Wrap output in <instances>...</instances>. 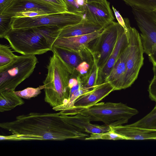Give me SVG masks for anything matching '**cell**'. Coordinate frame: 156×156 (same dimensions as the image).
I'll use <instances>...</instances> for the list:
<instances>
[{
  "label": "cell",
  "mask_w": 156,
  "mask_h": 156,
  "mask_svg": "<svg viewBox=\"0 0 156 156\" xmlns=\"http://www.w3.org/2000/svg\"><path fill=\"white\" fill-rule=\"evenodd\" d=\"M132 7L156 12V0H122Z\"/></svg>",
  "instance_id": "obj_24"
},
{
  "label": "cell",
  "mask_w": 156,
  "mask_h": 156,
  "mask_svg": "<svg viewBox=\"0 0 156 156\" xmlns=\"http://www.w3.org/2000/svg\"><path fill=\"white\" fill-rule=\"evenodd\" d=\"M148 90L150 98L156 102V74L154 75L150 81Z\"/></svg>",
  "instance_id": "obj_31"
},
{
  "label": "cell",
  "mask_w": 156,
  "mask_h": 156,
  "mask_svg": "<svg viewBox=\"0 0 156 156\" xmlns=\"http://www.w3.org/2000/svg\"><path fill=\"white\" fill-rule=\"evenodd\" d=\"M13 0H0V14H2Z\"/></svg>",
  "instance_id": "obj_34"
},
{
  "label": "cell",
  "mask_w": 156,
  "mask_h": 156,
  "mask_svg": "<svg viewBox=\"0 0 156 156\" xmlns=\"http://www.w3.org/2000/svg\"><path fill=\"white\" fill-rule=\"evenodd\" d=\"M77 4L80 7L84 8L85 9V7L87 3L86 0H76Z\"/></svg>",
  "instance_id": "obj_36"
},
{
  "label": "cell",
  "mask_w": 156,
  "mask_h": 156,
  "mask_svg": "<svg viewBox=\"0 0 156 156\" xmlns=\"http://www.w3.org/2000/svg\"><path fill=\"white\" fill-rule=\"evenodd\" d=\"M118 22L114 21L105 27L101 34L95 40L91 49L95 55L99 70L105 65L110 57L116 41Z\"/></svg>",
  "instance_id": "obj_9"
},
{
  "label": "cell",
  "mask_w": 156,
  "mask_h": 156,
  "mask_svg": "<svg viewBox=\"0 0 156 156\" xmlns=\"http://www.w3.org/2000/svg\"><path fill=\"white\" fill-rule=\"evenodd\" d=\"M90 67V65L86 61H83L75 69L76 76H84L88 73Z\"/></svg>",
  "instance_id": "obj_30"
},
{
  "label": "cell",
  "mask_w": 156,
  "mask_h": 156,
  "mask_svg": "<svg viewBox=\"0 0 156 156\" xmlns=\"http://www.w3.org/2000/svg\"><path fill=\"white\" fill-rule=\"evenodd\" d=\"M114 91L112 85L109 83L105 82L76 97L70 106L80 108L90 106L98 103Z\"/></svg>",
  "instance_id": "obj_11"
},
{
  "label": "cell",
  "mask_w": 156,
  "mask_h": 156,
  "mask_svg": "<svg viewBox=\"0 0 156 156\" xmlns=\"http://www.w3.org/2000/svg\"><path fill=\"white\" fill-rule=\"evenodd\" d=\"M10 47L0 44V69L6 66L17 57L11 50Z\"/></svg>",
  "instance_id": "obj_23"
},
{
  "label": "cell",
  "mask_w": 156,
  "mask_h": 156,
  "mask_svg": "<svg viewBox=\"0 0 156 156\" xmlns=\"http://www.w3.org/2000/svg\"><path fill=\"white\" fill-rule=\"evenodd\" d=\"M63 1L66 4L67 12L73 13H85V9L77 4L76 0Z\"/></svg>",
  "instance_id": "obj_28"
},
{
  "label": "cell",
  "mask_w": 156,
  "mask_h": 156,
  "mask_svg": "<svg viewBox=\"0 0 156 156\" xmlns=\"http://www.w3.org/2000/svg\"><path fill=\"white\" fill-rule=\"evenodd\" d=\"M112 9L113 10L116 19L118 21V23L124 29L126 36L128 40L129 36V28L130 26L128 28H127L126 25L124 18H123L122 16L119 12L117 11L113 5L112 6Z\"/></svg>",
  "instance_id": "obj_32"
},
{
  "label": "cell",
  "mask_w": 156,
  "mask_h": 156,
  "mask_svg": "<svg viewBox=\"0 0 156 156\" xmlns=\"http://www.w3.org/2000/svg\"><path fill=\"white\" fill-rule=\"evenodd\" d=\"M69 115L80 114L88 117L91 121H100L106 125L114 126L127 123L129 119L139 113L136 109L121 102L98 103L86 108L73 106L62 110Z\"/></svg>",
  "instance_id": "obj_3"
},
{
  "label": "cell",
  "mask_w": 156,
  "mask_h": 156,
  "mask_svg": "<svg viewBox=\"0 0 156 156\" xmlns=\"http://www.w3.org/2000/svg\"><path fill=\"white\" fill-rule=\"evenodd\" d=\"M66 115L56 113L30 112L16 116L13 121L0 124L11 135L0 136L1 140H84L89 135L69 123Z\"/></svg>",
  "instance_id": "obj_1"
},
{
  "label": "cell",
  "mask_w": 156,
  "mask_h": 156,
  "mask_svg": "<svg viewBox=\"0 0 156 156\" xmlns=\"http://www.w3.org/2000/svg\"><path fill=\"white\" fill-rule=\"evenodd\" d=\"M38 62L35 55H21L0 69V92L14 90L33 73Z\"/></svg>",
  "instance_id": "obj_5"
},
{
  "label": "cell",
  "mask_w": 156,
  "mask_h": 156,
  "mask_svg": "<svg viewBox=\"0 0 156 156\" xmlns=\"http://www.w3.org/2000/svg\"><path fill=\"white\" fill-rule=\"evenodd\" d=\"M104 29L86 35L58 37L53 45L62 46L75 51H86L90 49L89 44L101 34Z\"/></svg>",
  "instance_id": "obj_14"
},
{
  "label": "cell",
  "mask_w": 156,
  "mask_h": 156,
  "mask_svg": "<svg viewBox=\"0 0 156 156\" xmlns=\"http://www.w3.org/2000/svg\"><path fill=\"white\" fill-rule=\"evenodd\" d=\"M87 3H95L103 4L106 3L108 1L107 0H86Z\"/></svg>",
  "instance_id": "obj_35"
},
{
  "label": "cell",
  "mask_w": 156,
  "mask_h": 156,
  "mask_svg": "<svg viewBox=\"0 0 156 156\" xmlns=\"http://www.w3.org/2000/svg\"><path fill=\"white\" fill-rule=\"evenodd\" d=\"M129 125L133 126L156 129V103L154 108L149 113L138 121Z\"/></svg>",
  "instance_id": "obj_22"
},
{
  "label": "cell",
  "mask_w": 156,
  "mask_h": 156,
  "mask_svg": "<svg viewBox=\"0 0 156 156\" xmlns=\"http://www.w3.org/2000/svg\"><path fill=\"white\" fill-rule=\"evenodd\" d=\"M116 41L112 51L104 66L99 71L98 84L104 82L122 51L128 45V41L123 28L118 23Z\"/></svg>",
  "instance_id": "obj_13"
},
{
  "label": "cell",
  "mask_w": 156,
  "mask_h": 156,
  "mask_svg": "<svg viewBox=\"0 0 156 156\" xmlns=\"http://www.w3.org/2000/svg\"><path fill=\"white\" fill-rule=\"evenodd\" d=\"M91 54L93 58L92 64L87 75L83 77H80L82 81L83 87L87 90H91L98 85L99 71L96 57L92 52Z\"/></svg>",
  "instance_id": "obj_21"
},
{
  "label": "cell",
  "mask_w": 156,
  "mask_h": 156,
  "mask_svg": "<svg viewBox=\"0 0 156 156\" xmlns=\"http://www.w3.org/2000/svg\"><path fill=\"white\" fill-rule=\"evenodd\" d=\"M110 127L111 131L126 140H156V129L133 126L129 124Z\"/></svg>",
  "instance_id": "obj_16"
},
{
  "label": "cell",
  "mask_w": 156,
  "mask_h": 156,
  "mask_svg": "<svg viewBox=\"0 0 156 156\" xmlns=\"http://www.w3.org/2000/svg\"><path fill=\"white\" fill-rule=\"evenodd\" d=\"M66 118L69 123L83 132L91 134H98L111 131L110 126L92 124L88 117L80 114L73 115H66Z\"/></svg>",
  "instance_id": "obj_18"
},
{
  "label": "cell",
  "mask_w": 156,
  "mask_h": 156,
  "mask_svg": "<svg viewBox=\"0 0 156 156\" xmlns=\"http://www.w3.org/2000/svg\"><path fill=\"white\" fill-rule=\"evenodd\" d=\"M29 11L41 12L47 14L64 12L51 5L45 3L30 0H13L3 13L13 16L16 13Z\"/></svg>",
  "instance_id": "obj_12"
},
{
  "label": "cell",
  "mask_w": 156,
  "mask_h": 156,
  "mask_svg": "<svg viewBox=\"0 0 156 156\" xmlns=\"http://www.w3.org/2000/svg\"><path fill=\"white\" fill-rule=\"evenodd\" d=\"M128 46L122 51L104 81V82L109 83L114 87V90L123 89L128 51Z\"/></svg>",
  "instance_id": "obj_15"
},
{
  "label": "cell",
  "mask_w": 156,
  "mask_h": 156,
  "mask_svg": "<svg viewBox=\"0 0 156 156\" xmlns=\"http://www.w3.org/2000/svg\"><path fill=\"white\" fill-rule=\"evenodd\" d=\"M52 51L65 63L71 74L75 76H76V68L81 62L86 61L84 55L91 52L90 50L86 51H75L55 45H53Z\"/></svg>",
  "instance_id": "obj_17"
},
{
  "label": "cell",
  "mask_w": 156,
  "mask_h": 156,
  "mask_svg": "<svg viewBox=\"0 0 156 156\" xmlns=\"http://www.w3.org/2000/svg\"><path fill=\"white\" fill-rule=\"evenodd\" d=\"M15 91L10 90L0 92L1 112L11 110L24 104V101L15 94Z\"/></svg>",
  "instance_id": "obj_20"
},
{
  "label": "cell",
  "mask_w": 156,
  "mask_h": 156,
  "mask_svg": "<svg viewBox=\"0 0 156 156\" xmlns=\"http://www.w3.org/2000/svg\"><path fill=\"white\" fill-rule=\"evenodd\" d=\"M105 28L84 17L79 23L66 27L60 31L58 37H67L89 34Z\"/></svg>",
  "instance_id": "obj_19"
},
{
  "label": "cell",
  "mask_w": 156,
  "mask_h": 156,
  "mask_svg": "<svg viewBox=\"0 0 156 156\" xmlns=\"http://www.w3.org/2000/svg\"><path fill=\"white\" fill-rule=\"evenodd\" d=\"M47 69L43 82L44 101L54 110H63L69 100V81L72 74L65 63L54 53L49 58Z\"/></svg>",
  "instance_id": "obj_2"
},
{
  "label": "cell",
  "mask_w": 156,
  "mask_h": 156,
  "mask_svg": "<svg viewBox=\"0 0 156 156\" xmlns=\"http://www.w3.org/2000/svg\"><path fill=\"white\" fill-rule=\"evenodd\" d=\"M44 88L43 85L37 88L28 87L21 90L15 91V93L21 98L29 99L37 96L41 92V90Z\"/></svg>",
  "instance_id": "obj_25"
},
{
  "label": "cell",
  "mask_w": 156,
  "mask_h": 156,
  "mask_svg": "<svg viewBox=\"0 0 156 156\" xmlns=\"http://www.w3.org/2000/svg\"><path fill=\"white\" fill-rule=\"evenodd\" d=\"M110 4L108 1L103 4L87 3L85 7L84 18L88 21L105 28L114 20Z\"/></svg>",
  "instance_id": "obj_10"
},
{
  "label": "cell",
  "mask_w": 156,
  "mask_h": 156,
  "mask_svg": "<svg viewBox=\"0 0 156 156\" xmlns=\"http://www.w3.org/2000/svg\"><path fill=\"white\" fill-rule=\"evenodd\" d=\"M125 140L123 137L110 131L98 134H91L85 140Z\"/></svg>",
  "instance_id": "obj_26"
},
{
  "label": "cell",
  "mask_w": 156,
  "mask_h": 156,
  "mask_svg": "<svg viewBox=\"0 0 156 156\" xmlns=\"http://www.w3.org/2000/svg\"><path fill=\"white\" fill-rule=\"evenodd\" d=\"M12 16L4 14H0V38H4L6 34L12 29L11 26Z\"/></svg>",
  "instance_id": "obj_27"
},
{
  "label": "cell",
  "mask_w": 156,
  "mask_h": 156,
  "mask_svg": "<svg viewBox=\"0 0 156 156\" xmlns=\"http://www.w3.org/2000/svg\"><path fill=\"white\" fill-rule=\"evenodd\" d=\"M84 13L68 12L48 14L33 17L13 16L11 26L12 30L31 28L43 26H52L61 30L80 23Z\"/></svg>",
  "instance_id": "obj_6"
},
{
  "label": "cell",
  "mask_w": 156,
  "mask_h": 156,
  "mask_svg": "<svg viewBox=\"0 0 156 156\" xmlns=\"http://www.w3.org/2000/svg\"><path fill=\"white\" fill-rule=\"evenodd\" d=\"M128 51L123 89L131 86L137 79L144 64V53L138 31L134 27L129 28Z\"/></svg>",
  "instance_id": "obj_8"
},
{
  "label": "cell",
  "mask_w": 156,
  "mask_h": 156,
  "mask_svg": "<svg viewBox=\"0 0 156 156\" xmlns=\"http://www.w3.org/2000/svg\"><path fill=\"white\" fill-rule=\"evenodd\" d=\"M133 14L141 33L144 53L148 56L156 74V12L138 9Z\"/></svg>",
  "instance_id": "obj_7"
},
{
  "label": "cell",
  "mask_w": 156,
  "mask_h": 156,
  "mask_svg": "<svg viewBox=\"0 0 156 156\" xmlns=\"http://www.w3.org/2000/svg\"><path fill=\"white\" fill-rule=\"evenodd\" d=\"M4 38L14 51L23 55L43 54L52 51L53 45L36 27L12 29Z\"/></svg>",
  "instance_id": "obj_4"
},
{
  "label": "cell",
  "mask_w": 156,
  "mask_h": 156,
  "mask_svg": "<svg viewBox=\"0 0 156 156\" xmlns=\"http://www.w3.org/2000/svg\"><path fill=\"white\" fill-rule=\"evenodd\" d=\"M46 14H48L41 12L29 11L16 13L13 16L19 17L30 18L40 16Z\"/></svg>",
  "instance_id": "obj_33"
},
{
  "label": "cell",
  "mask_w": 156,
  "mask_h": 156,
  "mask_svg": "<svg viewBox=\"0 0 156 156\" xmlns=\"http://www.w3.org/2000/svg\"><path fill=\"white\" fill-rule=\"evenodd\" d=\"M51 5L61 10L63 12H67L66 7L63 0H30Z\"/></svg>",
  "instance_id": "obj_29"
}]
</instances>
